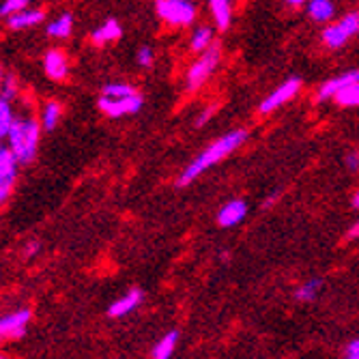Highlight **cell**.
<instances>
[{"instance_id":"6da1fadb","label":"cell","mask_w":359,"mask_h":359,"mask_svg":"<svg viewBox=\"0 0 359 359\" xmlns=\"http://www.w3.org/2000/svg\"><path fill=\"white\" fill-rule=\"evenodd\" d=\"M245 140H248V132H245V129H233V132L219 136L217 140H213L207 149H203L183 168V172L177 179V185L179 187H187L189 183H194L198 177H203L207 170H211L213 166H217L219 161H224L228 155H233L239 147H243Z\"/></svg>"},{"instance_id":"7a4b0ae2","label":"cell","mask_w":359,"mask_h":359,"mask_svg":"<svg viewBox=\"0 0 359 359\" xmlns=\"http://www.w3.org/2000/svg\"><path fill=\"white\" fill-rule=\"evenodd\" d=\"M39 140H41V123L30 114H18L5 142L22 166V164H30L37 157Z\"/></svg>"},{"instance_id":"3957f363","label":"cell","mask_w":359,"mask_h":359,"mask_svg":"<svg viewBox=\"0 0 359 359\" xmlns=\"http://www.w3.org/2000/svg\"><path fill=\"white\" fill-rule=\"evenodd\" d=\"M142 95L132 86V84H123V82H110L102 88L100 95V110L110 116V118H123V116H132L142 110Z\"/></svg>"},{"instance_id":"277c9868","label":"cell","mask_w":359,"mask_h":359,"mask_svg":"<svg viewBox=\"0 0 359 359\" xmlns=\"http://www.w3.org/2000/svg\"><path fill=\"white\" fill-rule=\"evenodd\" d=\"M219 60H222V48L217 43H213L205 52H201V56L189 65V69L185 74V90L196 93L198 88H203L207 84V80L213 76V72L217 69Z\"/></svg>"},{"instance_id":"5b68a950","label":"cell","mask_w":359,"mask_h":359,"mask_svg":"<svg viewBox=\"0 0 359 359\" xmlns=\"http://www.w3.org/2000/svg\"><path fill=\"white\" fill-rule=\"evenodd\" d=\"M155 11L161 22L175 28L191 26L196 22V13H198L191 0H157Z\"/></svg>"},{"instance_id":"8992f818","label":"cell","mask_w":359,"mask_h":359,"mask_svg":"<svg viewBox=\"0 0 359 359\" xmlns=\"http://www.w3.org/2000/svg\"><path fill=\"white\" fill-rule=\"evenodd\" d=\"M355 35H359V11H351L342 20L325 26L323 43L330 50H338V48L346 46Z\"/></svg>"},{"instance_id":"52a82bcc","label":"cell","mask_w":359,"mask_h":359,"mask_svg":"<svg viewBox=\"0 0 359 359\" xmlns=\"http://www.w3.org/2000/svg\"><path fill=\"white\" fill-rule=\"evenodd\" d=\"M20 177V161L9 151V147L0 144V205L9 201Z\"/></svg>"},{"instance_id":"ba28073f","label":"cell","mask_w":359,"mask_h":359,"mask_svg":"<svg viewBox=\"0 0 359 359\" xmlns=\"http://www.w3.org/2000/svg\"><path fill=\"white\" fill-rule=\"evenodd\" d=\"M302 90V80L299 78H288L284 80L280 86H276L263 102L258 106V114H271L278 108H282L284 104L292 102V97H297Z\"/></svg>"},{"instance_id":"9c48e42d","label":"cell","mask_w":359,"mask_h":359,"mask_svg":"<svg viewBox=\"0 0 359 359\" xmlns=\"http://www.w3.org/2000/svg\"><path fill=\"white\" fill-rule=\"evenodd\" d=\"M32 312L28 308L15 310L7 316H0V344L7 340H18L26 334Z\"/></svg>"},{"instance_id":"30bf717a","label":"cell","mask_w":359,"mask_h":359,"mask_svg":"<svg viewBox=\"0 0 359 359\" xmlns=\"http://www.w3.org/2000/svg\"><path fill=\"white\" fill-rule=\"evenodd\" d=\"M357 80H359V69H348V72H344V74H340V76H334V78H330L327 82H323V84H320V88H318V93H316V100H318V102L334 100V97H336L342 88H346L348 84H353V82H357Z\"/></svg>"},{"instance_id":"8fae6325","label":"cell","mask_w":359,"mask_h":359,"mask_svg":"<svg viewBox=\"0 0 359 359\" xmlns=\"http://www.w3.org/2000/svg\"><path fill=\"white\" fill-rule=\"evenodd\" d=\"M43 72H46V76L50 80H56V82H60V80H65V78L69 76V60H67V56H65L62 50L52 48V50L46 52V56H43Z\"/></svg>"},{"instance_id":"7c38bea8","label":"cell","mask_w":359,"mask_h":359,"mask_svg":"<svg viewBox=\"0 0 359 359\" xmlns=\"http://www.w3.org/2000/svg\"><path fill=\"white\" fill-rule=\"evenodd\" d=\"M144 302V292L140 288H132L127 290L125 295H121L110 308H108V316L110 318H123L127 314H132L140 304Z\"/></svg>"},{"instance_id":"4fadbf2b","label":"cell","mask_w":359,"mask_h":359,"mask_svg":"<svg viewBox=\"0 0 359 359\" xmlns=\"http://www.w3.org/2000/svg\"><path fill=\"white\" fill-rule=\"evenodd\" d=\"M245 215H248V205L243 201H228L217 213V224L222 228H233L241 224Z\"/></svg>"},{"instance_id":"5bb4252c","label":"cell","mask_w":359,"mask_h":359,"mask_svg":"<svg viewBox=\"0 0 359 359\" xmlns=\"http://www.w3.org/2000/svg\"><path fill=\"white\" fill-rule=\"evenodd\" d=\"M123 35V28L116 20H106L102 26H97L93 30V35H90V41L97 46V48H102L106 43H112V41H118Z\"/></svg>"},{"instance_id":"9a60e30c","label":"cell","mask_w":359,"mask_h":359,"mask_svg":"<svg viewBox=\"0 0 359 359\" xmlns=\"http://www.w3.org/2000/svg\"><path fill=\"white\" fill-rule=\"evenodd\" d=\"M43 18H46V15H43L41 9H28V7H26V9H22V11L9 15V18H7V24H9L11 30H26V28H32V26L41 24Z\"/></svg>"},{"instance_id":"2e32d148","label":"cell","mask_w":359,"mask_h":359,"mask_svg":"<svg viewBox=\"0 0 359 359\" xmlns=\"http://www.w3.org/2000/svg\"><path fill=\"white\" fill-rule=\"evenodd\" d=\"M211 15L217 30H228L233 22V0H209Z\"/></svg>"},{"instance_id":"e0dca14e","label":"cell","mask_w":359,"mask_h":359,"mask_svg":"<svg viewBox=\"0 0 359 359\" xmlns=\"http://www.w3.org/2000/svg\"><path fill=\"white\" fill-rule=\"evenodd\" d=\"M306 11H308L310 20H314L318 24H327L336 15V5H334V0H308Z\"/></svg>"},{"instance_id":"ac0fdd59","label":"cell","mask_w":359,"mask_h":359,"mask_svg":"<svg viewBox=\"0 0 359 359\" xmlns=\"http://www.w3.org/2000/svg\"><path fill=\"white\" fill-rule=\"evenodd\" d=\"M60 118H62V106L58 102H46L43 108H41V116H39L41 129L52 132V129L58 127Z\"/></svg>"},{"instance_id":"d6986e66","label":"cell","mask_w":359,"mask_h":359,"mask_svg":"<svg viewBox=\"0 0 359 359\" xmlns=\"http://www.w3.org/2000/svg\"><path fill=\"white\" fill-rule=\"evenodd\" d=\"M72 30H74V18H72V13H62V15H58L56 20H52L48 24V35L50 37H56V39L69 37Z\"/></svg>"},{"instance_id":"ffe728a7","label":"cell","mask_w":359,"mask_h":359,"mask_svg":"<svg viewBox=\"0 0 359 359\" xmlns=\"http://www.w3.org/2000/svg\"><path fill=\"white\" fill-rule=\"evenodd\" d=\"M177 342H179V332H168L164 338H161L155 346H153V353L151 357L153 359H170L175 348H177Z\"/></svg>"},{"instance_id":"44dd1931","label":"cell","mask_w":359,"mask_h":359,"mask_svg":"<svg viewBox=\"0 0 359 359\" xmlns=\"http://www.w3.org/2000/svg\"><path fill=\"white\" fill-rule=\"evenodd\" d=\"M209 46H213V28L211 26H198L189 37V48L191 52H205Z\"/></svg>"},{"instance_id":"7402d4cb","label":"cell","mask_w":359,"mask_h":359,"mask_svg":"<svg viewBox=\"0 0 359 359\" xmlns=\"http://www.w3.org/2000/svg\"><path fill=\"white\" fill-rule=\"evenodd\" d=\"M13 121H15V112H13L11 102H7V100H3V97H0V144L7 140Z\"/></svg>"},{"instance_id":"603a6c76","label":"cell","mask_w":359,"mask_h":359,"mask_svg":"<svg viewBox=\"0 0 359 359\" xmlns=\"http://www.w3.org/2000/svg\"><path fill=\"white\" fill-rule=\"evenodd\" d=\"M334 102L342 108H359V80L348 84L346 88H342L336 97Z\"/></svg>"},{"instance_id":"cb8c5ba5","label":"cell","mask_w":359,"mask_h":359,"mask_svg":"<svg viewBox=\"0 0 359 359\" xmlns=\"http://www.w3.org/2000/svg\"><path fill=\"white\" fill-rule=\"evenodd\" d=\"M320 288H323V280H320V278H312V280L304 282V284L297 288L295 297H297L299 302H312V299H316V295L320 292Z\"/></svg>"},{"instance_id":"d4e9b609","label":"cell","mask_w":359,"mask_h":359,"mask_svg":"<svg viewBox=\"0 0 359 359\" xmlns=\"http://www.w3.org/2000/svg\"><path fill=\"white\" fill-rule=\"evenodd\" d=\"M28 3H30V0H3V5H0V18H5V20H7L9 15H13V13L22 11V9H26Z\"/></svg>"},{"instance_id":"484cf974","label":"cell","mask_w":359,"mask_h":359,"mask_svg":"<svg viewBox=\"0 0 359 359\" xmlns=\"http://www.w3.org/2000/svg\"><path fill=\"white\" fill-rule=\"evenodd\" d=\"M15 95H18V80L13 76H3V82H0V97L7 102H13Z\"/></svg>"},{"instance_id":"4316f807","label":"cell","mask_w":359,"mask_h":359,"mask_svg":"<svg viewBox=\"0 0 359 359\" xmlns=\"http://www.w3.org/2000/svg\"><path fill=\"white\" fill-rule=\"evenodd\" d=\"M136 62L140 65L142 69L153 67V62H155V52H153V48H149V46H140V48H138V52H136Z\"/></svg>"},{"instance_id":"83f0119b","label":"cell","mask_w":359,"mask_h":359,"mask_svg":"<svg viewBox=\"0 0 359 359\" xmlns=\"http://www.w3.org/2000/svg\"><path fill=\"white\" fill-rule=\"evenodd\" d=\"M344 164L351 172H359V151H351L346 157H344Z\"/></svg>"},{"instance_id":"f1b7e54d","label":"cell","mask_w":359,"mask_h":359,"mask_svg":"<svg viewBox=\"0 0 359 359\" xmlns=\"http://www.w3.org/2000/svg\"><path fill=\"white\" fill-rule=\"evenodd\" d=\"M344 359H359V338L348 342V346L344 351Z\"/></svg>"},{"instance_id":"f546056e","label":"cell","mask_w":359,"mask_h":359,"mask_svg":"<svg viewBox=\"0 0 359 359\" xmlns=\"http://www.w3.org/2000/svg\"><path fill=\"white\" fill-rule=\"evenodd\" d=\"M39 252V241H28V245H26V250H24V256L26 258H32Z\"/></svg>"},{"instance_id":"4dcf8cb0","label":"cell","mask_w":359,"mask_h":359,"mask_svg":"<svg viewBox=\"0 0 359 359\" xmlns=\"http://www.w3.org/2000/svg\"><path fill=\"white\" fill-rule=\"evenodd\" d=\"M211 114H213V108H209V110H205V112H201V116L198 118H196V125H198V127H203L209 118H211Z\"/></svg>"},{"instance_id":"1f68e13d","label":"cell","mask_w":359,"mask_h":359,"mask_svg":"<svg viewBox=\"0 0 359 359\" xmlns=\"http://www.w3.org/2000/svg\"><path fill=\"white\" fill-rule=\"evenodd\" d=\"M284 3H286L288 7H295V9H297V7H304V5L308 3V0H284Z\"/></svg>"},{"instance_id":"d6a6232c","label":"cell","mask_w":359,"mask_h":359,"mask_svg":"<svg viewBox=\"0 0 359 359\" xmlns=\"http://www.w3.org/2000/svg\"><path fill=\"white\" fill-rule=\"evenodd\" d=\"M351 207L359 211V189H357V191H355V194L351 196Z\"/></svg>"},{"instance_id":"836d02e7","label":"cell","mask_w":359,"mask_h":359,"mask_svg":"<svg viewBox=\"0 0 359 359\" xmlns=\"http://www.w3.org/2000/svg\"><path fill=\"white\" fill-rule=\"evenodd\" d=\"M348 237L351 239H355V237H359V219L353 224V228H351V233H348Z\"/></svg>"},{"instance_id":"e575fe53","label":"cell","mask_w":359,"mask_h":359,"mask_svg":"<svg viewBox=\"0 0 359 359\" xmlns=\"http://www.w3.org/2000/svg\"><path fill=\"white\" fill-rule=\"evenodd\" d=\"M0 82H3V69H0Z\"/></svg>"},{"instance_id":"d590c367","label":"cell","mask_w":359,"mask_h":359,"mask_svg":"<svg viewBox=\"0 0 359 359\" xmlns=\"http://www.w3.org/2000/svg\"><path fill=\"white\" fill-rule=\"evenodd\" d=\"M0 359H7V357H5V355H3V353H0Z\"/></svg>"}]
</instances>
